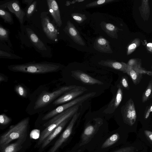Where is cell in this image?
Listing matches in <instances>:
<instances>
[{
  "label": "cell",
  "instance_id": "1",
  "mask_svg": "<svg viewBox=\"0 0 152 152\" xmlns=\"http://www.w3.org/2000/svg\"><path fill=\"white\" fill-rule=\"evenodd\" d=\"M7 67L9 70L15 72L45 74L58 72L62 68V65L59 63L45 61L11 65Z\"/></svg>",
  "mask_w": 152,
  "mask_h": 152
},
{
  "label": "cell",
  "instance_id": "2",
  "mask_svg": "<svg viewBox=\"0 0 152 152\" xmlns=\"http://www.w3.org/2000/svg\"><path fill=\"white\" fill-rule=\"evenodd\" d=\"M29 121V117L23 119L16 125L11 126L6 132L0 137V150L14 140H26Z\"/></svg>",
  "mask_w": 152,
  "mask_h": 152
},
{
  "label": "cell",
  "instance_id": "3",
  "mask_svg": "<svg viewBox=\"0 0 152 152\" xmlns=\"http://www.w3.org/2000/svg\"><path fill=\"white\" fill-rule=\"evenodd\" d=\"M80 104L75 105L53 117L44 126L46 128L40 134L38 145L42 144L45 140L50 134L62 122L69 118L72 117L79 109Z\"/></svg>",
  "mask_w": 152,
  "mask_h": 152
},
{
  "label": "cell",
  "instance_id": "4",
  "mask_svg": "<svg viewBox=\"0 0 152 152\" xmlns=\"http://www.w3.org/2000/svg\"><path fill=\"white\" fill-rule=\"evenodd\" d=\"M77 86L75 85L64 86L52 92H46L41 94L36 101L34 108L37 109L45 107L59 96Z\"/></svg>",
  "mask_w": 152,
  "mask_h": 152
},
{
  "label": "cell",
  "instance_id": "5",
  "mask_svg": "<svg viewBox=\"0 0 152 152\" xmlns=\"http://www.w3.org/2000/svg\"><path fill=\"white\" fill-rule=\"evenodd\" d=\"M95 94V92L88 93L80 96L71 101L63 104L47 113L43 117L42 119L43 120H46L53 118L68 109L82 103L94 96Z\"/></svg>",
  "mask_w": 152,
  "mask_h": 152
},
{
  "label": "cell",
  "instance_id": "6",
  "mask_svg": "<svg viewBox=\"0 0 152 152\" xmlns=\"http://www.w3.org/2000/svg\"><path fill=\"white\" fill-rule=\"evenodd\" d=\"M48 12L41 13L40 18L42 27L43 32L47 37L51 40L56 42L59 32L55 23L52 21L48 14Z\"/></svg>",
  "mask_w": 152,
  "mask_h": 152
},
{
  "label": "cell",
  "instance_id": "7",
  "mask_svg": "<svg viewBox=\"0 0 152 152\" xmlns=\"http://www.w3.org/2000/svg\"><path fill=\"white\" fill-rule=\"evenodd\" d=\"M94 124L88 123L86 125L81 136L79 146L85 145L89 143L98 131L103 124L102 120L94 119Z\"/></svg>",
  "mask_w": 152,
  "mask_h": 152
},
{
  "label": "cell",
  "instance_id": "8",
  "mask_svg": "<svg viewBox=\"0 0 152 152\" xmlns=\"http://www.w3.org/2000/svg\"><path fill=\"white\" fill-rule=\"evenodd\" d=\"M123 121L128 125L132 126L135 122L137 114L134 102L130 98L121 108Z\"/></svg>",
  "mask_w": 152,
  "mask_h": 152
},
{
  "label": "cell",
  "instance_id": "9",
  "mask_svg": "<svg viewBox=\"0 0 152 152\" xmlns=\"http://www.w3.org/2000/svg\"><path fill=\"white\" fill-rule=\"evenodd\" d=\"M127 65L126 73L130 76L135 85L140 83L143 75H151V72L143 69L140 66L135 64L134 61L129 62Z\"/></svg>",
  "mask_w": 152,
  "mask_h": 152
},
{
  "label": "cell",
  "instance_id": "10",
  "mask_svg": "<svg viewBox=\"0 0 152 152\" xmlns=\"http://www.w3.org/2000/svg\"><path fill=\"white\" fill-rule=\"evenodd\" d=\"M80 114V113L77 112L73 115L65 130L48 152H56L62 144L69 137L72 132L74 125Z\"/></svg>",
  "mask_w": 152,
  "mask_h": 152
},
{
  "label": "cell",
  "instance_id": "11",
  "mask_svg": "<svg viewBox=\"0 0 152 152\" xmlns=\"http://www.w3.org/2000/svg\"><path fill=\"white\" fill-rule=\"evenodd\" d=\"M87 90L84 87L77 86L57 99L53 102V104L57 105L69 102L80 96Z\"/></svg>",
  "mask_w": 152,
  "mask_h": 152
},
{
  "label": "cell",
  "instance_id": "12",
  "mask_svg": "<svg viewBox=\"0 0 152 152\" xmlns=\"http://www.w3.org/2000/svg\"><path fill=\"white\" fill-rule=\"evenodd\" d=\"M0 8L4 9L7 8L10 12L14 14L21 26L23 24L26 13L21 7L19 1L13 0L9 1L1 5Z\"/></svg>",
  "mask_w": 152,
  "mask_h": 152
},
{
  "label": "cell",
  "instance_id": "13",
  "mask_svg": "<svg viewBox=\"0 0 152 152\" xmlns=\"http://www.w3.org/2000/svg\"><path fill=\"white\" fill-rule=\"evenodd\" d=\"M46 1L49 12L53 18V21L58 27H61L62 23L57 1L55 0H47Z\"/></svg>",
  "mask_w": 152,
  "mask_h": 152
},
{
  "label": "cell",
  "instance_id": "14",
  "mask_svg": "<svg viewBox=\"0 0 152 152\" xmlns=\"http://www.w3.org/2000/svg\"><path fill=\"white\" fill-rule=\"evenodd\" d=\"M65 32L76 43L82 46H84L85 43L81 37L80 33L74 24L68 20L64 29Z\"/></svg>",
  "mask_w": 152,
  "mask_h": 152
},
{
  "label": "cell",
  "instance_id": "15",
  "mask_svg": "<svg viewBox=\"0 0 152 152\" xmlns=\"http://www.w3.org/2000/svg\"><path fill=\"white\" fill-rule=\"evenodd\" d=\"M72 76L75 78L89 85H102L103 83L99 80L90 76L79 70L72 72Z\"/></svg>",
  "mask_w": 152,
  "mask_h": 152
},
{
  "label": "cell",
  "instance_id": "16",
  "mask_svg": "<svg viewBox=\"0 0 152 152\" xmlns=\"http://www.w3.org/2000/svg\"><path fill=\"white\" fill-rule=\"evenodd\" d=\"M26 31L30 41L36 48V49L40 51V52L47 50V47L44 43L31 29L27 28Z\"/></svg>",
  "mask_w": 152,
  "mask_h": 152
},
{
  "label": "cell",
  "instance_id": "17",
  "mask_svg": "<svg viewBox=\"0 0 152 152\" xmlns=\"http://www.w3.org/2000/svg\"><path fill=\"white\" fill-rule=\"evenodd\" d=\"M94 48L96 50L101 52L109 53H113L109 41L102 37H98L95 40Z\"/></svg>",
  "mask_w": 152,
  "mask_h": 152
},
{
  "label": "cell",
  "instance_id": "18",
  "mask_svg": "<svg viewBox=\"0 0 152 152\" xmlns=\"http://www.w3.org/2000/svg\"><path fill=\"white\" fill-rule=\"evenodd\" d=\"M123 91L120 86H118L116 93L109 104L106 110V112L110 113L114 112L120 104L123 98Z\"/></svg>",
  "mask_w": 152,
  "mask_h": 152
},
{
  "label": "cell",
  "instance_id": "19",
  "mask_svg": "<svg viewBox=\"0 0 152 152\" xmlns=\"http://www.w3.org/2000/svg\"><path fill=\"white\" fill-rule=\"evenodd\" d=\"M102 65L109 67L114 69L126 73L128 65L123 63H121L112 60H102L99 62Z\"/></svg>",
  "mask_w": 152,
  "mask_h": 152
},
{
  "label": "cell",
  "instance_id": "20",
  "mask_svg": "<svg viewBox=\"0 0 152 152\" xmlns=\"http://www.w3.org/2000/svg\"><path fill=\"white\" fill-rule=\"evenodd\" d=\"M72 117L67 118L64 121L50 134L42 143L41 146L42 148L46 147L61 132Z\"/></svg>",
  "mask_w": 152,
  "mask_h": 152
},
{
  "label": "cell",
  "instance_id": "21",
  "mask_svg": "<svg viewBox=\"0 0 152 152\" xmlns=\"http://www.w3.org/2000/svg\"><path fill=\"white\" fill-rule=\"evenodd\" d=\"M25 141L18 140L15 142L4 146L0 150L1 152H18L22 148V145Z\"/></svg>",
  "mask_w": 152,
  "mask_h": 152
},
{
  "label": "cell",
  "instance_id": "22",
  "mask_svg": "<svg viewBox=\"0 0 152 152\" xmlns=\"http://www.w3.org/2000/svg\"><path fill=\"white\" fill-rule=\"evenodd\" d=\"M101 27L103 30L110 37L113 38H115L117 36V28L113 24L102 22L101 23Z\"/></svg>",
  "mask_w": 152,
  "mask_h": 152
},
{
  "label": "cell",
  "instance_id": "23",
  "mask_svg": "<svg viewBox=\"0 0 152 152\" xmlns=\"http://www.w3.org/2000/svg\"><path fill=\"white\" fill-rule=\"evenodd\" d=\"M10 32L9 30L4 27L0 24V40L1 42H5L7 43L10 47H12V44L10 39Z\"/></svg>",
  "mask_w": 152,
  "mask_h": 152
},
{
  "label": "cell",
  "instance_id": "24",
  "mask_svg": "<svg viewBox=\"0 0 152 152\" xmlns=\"http://www.w3.org/2000/svg\"><path fill=\"white\" fill-rule=\"evenodd\" d=\"M120 135L118 133H115L108 138L102 144V148L109 147L115 143L119 139Z\"/></svg>",
  "mask_w": 152,
  "mask_h": 152
},
{
  "label": "cell",
  "instance_id": "25",
  "mask_svg": "<svg viewBox=\"0 0 152 152\" xmlns=\"http://www.w3.org/2000/svg\"><path fill=\"white\" fill-rule=\"evenodd\" d=\"M0 16L4 20V22L12 25L14 23L12 14L4 9L0 8Z\"/></svg>",
  "mask_w": 152,
  "mask_h": 152
},
{
  "label": "cell",
  "instance_id": "26",
  "mask_svg": "<svg viewBox=\"0 0 152 152\" xmlns=\"http://www.w3.org/2000/svg\"><path fill=\"white\" fill-rule=\"evenodd\" d=\"M151 94H152V80H151L142 95V102L144 103L147 101Z\"/></svg>",
  "mask_w": 152,
  "mask_h": 152
},
{
  "label": "cell",
  "instance_id": "27",
  "mask_svg": "<svg viewBox=\"0 0 152 152\" xmlns=\"http://www.w3.org/2000/svg\"><path fill=\"white\" fill-rule=\"evenodd\" d=\"M0 58L10 59H22L23 58L18 55L1 49L0 50Z\"/></svg>",
  "mask_w": 152,
  "mask_h": 152
},
{
  "label": "cell",
  "instance_id": "28",
  "mask_svg": "<svg viewBox=\"0 0 152 152\" xmlns=\"http://www.w3.org/2000/svg\"><path fill=\"white\" fill-rule=\"evenodd\" d=\"M37 1H34L32 4L26 9L25 11L26 17L29 18L32 16L36 9Z\"/></svg>",
  "mask_w": 152,
  "mask_h": 152
},
{
  "label": "cell",
  "instance_id": "29",
  "mask_svg": "<svg viewBox=\"0 0 152 152\" xmlns=\"http://www.w3.org/2000/svg\"><path fill=\"white\" fill-rule=\"evenodd\" d=\"M16 93L23 97H26L28 94V91L26 89L21 85H16L15 88Z\"/></svg>",
  "mask_w": 152,
  "mask_h": 152
},
{
  "label": "cell",
  "instance_id": "30",
  "mask_svg": "<svg viewBox=\"0 0 152 152\" xmlns=\"http://www.w3.org/2000/svg\"><path fill=\"white\" fill-rule=\"evenodd\" d=\"M72 17L75 21L78 23H81L86 19L87 18L84 14L78 13H72Z\"/></svg>",
  "mask_w": 152,
  "mask_h": 152
},
{
  "label": "cell",
  "instance_id": "31",
  "mask_svg": "<svg viewBox=\"0 0 152 152\" xmlns=\"http://www.w3.org/2000/svg\"><path fill=\"white\" fill-rule=\"evenodd\" d=\"M114 1V0H99L90 3L86 5V7H96Z\"/></svg>",
  "mask_w": 152,
  "mask_h": 152
},
{
  "label": "cell",
  "instance_id": "32",
  "mask_svg": "<svg viewBox=\"0 0 152 152\" xmlns=\"http://www.w3.org/2000/svg\"><path fill=\"white\" fill-rule=\"evenodd\" d=\"M11 118L4 114L0 115V123L2 125H6L11 122Z\"/></svg>",
  "mask_w": 152,
  "mask_h": 152
},
{
  "label": "cell",
  "instance_id": "33",
  "mask_svg": "<svg viewBox=\"0 0 152 152\" xmlns=\"http://www.w3.org/2000/svg\"><path fill=\"white\" fill-rule=\"evenodd\" d=\"M136 148L133 146H128L121 148L112 152H134Z\"/></svg>",
  "mask_w": 152,
  "mask_h": 152
},
{
  "label": "cell",
  "instance_id": "34",
  "mask_svg": "<svg viewBox=\"0 0 152 152\" xmlns=\"http://www.w3.org/2000/svg\"><path fill=\"white\" fill-rule=\"evenodd\" d=\"M40 135V131L38 129L32 130L31 132L30 135V138L34 139H37L39 138Z\"/></svg>",
  "mask_w": 152,
  "mask_h": 152
},
{
  "label": "cell",
  "instance_id": "35",
  "mask_svg": "<svg viewBox=\"0 0 152 152\" xmlns=\"http://www.w3.org/2000/svg\"><path fill=\"white\" fill-rule=\"evenodd\" d=\"M121 83L122 86L127 89H129V88L127 80L124 77H123L121 80Z\"/></svg>",
  "mask_w": 152,
  "mask_h": 152
},
{
  "label": "cell",
  "instance_id": "36",
  "mask_svg": "<svg viewBox=\"0 0 152 152\" xmlns=\"http://www.w3.org/2000/svg\"><path fill=\"white\" fill-rule=\"evenodd\" d=\"M151 112H152V105L145 112L144 116L145 119H146L148 118Z\"/></svg>",
  "mask_w": 152,
  "mask_h": 152
},
{
  "label": "cell",
  "instance_id": "37",
  "mask_svg": "<svg viewBox=\"0 0 152 152\" xmlns=\"http://www.w3.org/2000/svg\"><path fill=\"white\" fill-rule=\"evenodd\" d=\"M144 132L146 136L152 142V132L145 130L144 131Z\"/></svg>",
  "mask_w": 152,
  "mask_h": 152
},
{
  "label": "cell",
  "instance_id": "38",
  "mask_svg": "<svg viewBox=\"0 0 152 152\" xmlns=\"http://www.w3.org/2000/svg\"><path fill=\"white\" fill-rule=\"evenodd\" d=\"M33 1V0H22V2L23 4H26L27 5V6L26 7L27 8L32 4V3Z\"/></svg>",
  "mask_w": 152,
  "mask_h": 152
},
{
  "label": "cell",
  "instance_id": "39",
  "mask_svg": "<svg viewBox=\"0 0 152 152\" xmlns=\"http://www.w3.org/2000/svg\"><path fill=\"white\" fill-rule=\"evenodd\" d=\"M84 0H75L73 1H67L66 2V4H65V5L66 6H69L71 4H73L74 3H75L76 2L78 1V2H82Z\"/></svg>",
  "mask_w": 152,
  "mask_h": 152
},
{
  "label": "cell",
  "instance_id": "40",
  "mask_svg": "<svg viewBox=\"0 0 152 152\" xmlns=\"http://www.w3.org/2000/svg\"><path fill=\"white\" fill-rule=\"evenodd\" d=\"M136 47V45L135 43H132L128 47L129 50L135 49Z\"/></svg>",
  "mask_w": 152,
  "mask_h": 152
},
{
  "label": "cell",
  "instance_id": "41",
  "mask_svg": "<svg viewBox=\"0 0 152 152\" xmlns=\"http://www.w3.org/2000/svg\"><path fill=\"white\" fill-rule=\"evenodd\" d=\"M5 76L3 75H0V82H1L2 81H4L5 80V78H4V77Z\"/></svg>",
  "mask_w": 152,
  "mask_h": 152
},
{
  "label": "cell",
  "instance_id": "42",
  "mask_svg": "<svg viewBox=\"0 0 152 152\" xmlns=\"http://www.w3.org/2000/svg\"><path fill=\"white\" fill-rule=\"evenodd\" d=\"M147 46L152 47V43H149L147 44Z\"/></svg>",
  "mask_w": 152,
  "mask_h": 152
},
{
  "label": "cell",
  "instance_id": "43",
  "mask_svg": "<svg viewBox=\"0 0 152 152\" xmlns=\"http://www.w3.org/2000/svg\"><path fill=\"white\" fill-rule=\"evenodd\" d=\"M151 75H152V72H151Z\"/></svg>",
  "mask_w": 152,
  "mask_h": 152
}]
</instances>
